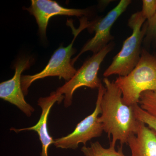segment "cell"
I'll list each match as a JSON object with an SVG mask.
<instances>
[{"mask_svg":"<svg viewBox=\"0 0 156 156\" xmlns=\"http://www.w3.org/2000/svg\"><path fill=\"white\" fill-rule=\"evenodd\" d=\"M115 83L122 91L124 104H138L143 92L156 91V56L142 49L136 67L128 75L117 78Z\"/></svg>","mask_w":156,"mask_h":156,"instance_id":"7a4b0ae2","label":"cell"},{"mask_svg":"<svg viewBox=\"0 0 156 156\" xmlns=\"http://www.w3.org/2000/svg\"><path fill=\"white\" fill-rule=\"evenodd\" d=\"M141 11L131 15L128 26L132 30L131 36L126 39L119 52L113 58L111 64L103 74L108 77L113 75H128L136 67L141 56V45L145 37L147 23Z\"/></svg>","mask_w":156,"mask_h":156,"instance_id":"3957f363","label":"cell"},{"mask_svg":"<svg viewBox=\"0 0 156 156\" xmlns=\"http://www.w3.org/2000/svg\"><path fill=\"white\" fill-rule=\"evenodd\" d=\"M147 30L144 37V42L148 44L151 42L156 43V13L152 18L146 21Z\"/></svg>","mask_w":156,"mask_h":156,"instance_id":"9a60e30c","label":"cell"},{"mask_svg":"<svg viewBox=\"0 0 156 156\" xmlns=\"http://www.w3.org/2000/svg\"><path fill=\"white\" fill-rule=\"evenodd\" d=\"M30 58H20L14 65L15 73L11 79L0 84V98L17 106L27 117H30L34 109L26 102L21 87V74L30 67Z\"/></svg>","mask_w":156,"mask_h":156,"instance_id":"ba28073f","label":"cell"},{"mask_svg":"<svg viewBox=\"0 0 156 156\" xmlns=\"http://www.w3.org/2000/svg\"><path fill=\"white\" fill-rule=\"evenodd\" d=\"M105 90V87L101 84L98 89L94 112L78 123L72 133L67 136L54 140L53 144L56 147L75 150L77 148L80 144L83 143L84 146H86L89 140L101 136L104 131L103 126L99 122L98 115L101 114V103Z\"/></svg>","mask_w":156,"mask_h":156,"instance_id":"8992f818","label":"cell"},{"mask_svg":"<svg viewBox=\"0 0 156 156\" xmlns=\"http://www.w3.org/2000/svg\"><path fill=\"white\" fill-rule=\"evenodd\" d=\"M30 7L26 8L35 17L41 37H46V30L49 20L57 15L82 17L90 13L88 9H67L60 5L56 1L51 0H32Z\"/></svg>","mask_w":156,"mask_h":156,"instance_id":"9c48e42d","label":"cell"},{"mask_svg":"<svg viewBox=\"0 0 156 156\" xmlns=\"http://www.w3.org/2000/svg\"><path fill=\"white\" fill-rule=\"evenodd\" d=\"M80 24L77 29L75 28L71 20H68L67 25L70 27L74 34L73 39L69 45L66 47L60 46L53 53L47 66L41 72L33 75H25L21 76V83L23 92L24 95H27L28 89L34 81L48 76H58L59 79L63 78L66 81H69L75 74L77 70L72 64V56L76 53L73 44L79 34L86 28H88L90 22L87 18L80 20Z\"/></svg>","mask_w":156,"mask_h":156,"instance_id":"277c9868","label":"cell"},{"mask_svg":"<svg viewBox=\"0 0 156 156\" xmlns=\"http://www.w3.org/2000/svg\"><path fill=\"white\" fill-rule=\"evenodd\" d=\"M131 3L130 0H121L103 18L90 22L88 30L95 31V35L85 44L77 56L72 59L73 65L85 52L90 51L93 52V54H96L108 44L110 41L114 39L110 33L112 26Z\"/></svg>","mask_w":156,"mask_h":156,"instance_id":"52a82bcc","label":"cell"},{"mask_svg":"<svg viewBox=\"0 0 156 156\" xmlns=\"http://www.w3.org/2000/svg\"><path fill=\"white\" fill-rule=\"evenodd\" d=\"M64 98V95H59L56 92H52L48 97L40 98L38 101V105L41 108L42 112L38 122L32 127L21 129L12 128L10 130L17 133L25 131H34L36 132L41 143L42 151L41 156H48V148L50 146L54 144V140L48 132V115L53 105L56 102L60 103Z\"/></svg>","mask_w":156,"mask_h":156,"instance_id":"30bf717a","label":"cell"},{"mask_svg":"<svg viewBox=\"0 0 156 156\" xmlns=\"http://www.w3.org/2000/svg\"><path fill=\"white\" fill-rule=\"evenodd\" d=\"M132 107L134 115L137 120L144 123L149 128L156 131V118L142 109L138 104Z\"/></svg>","mask_w":156,"mask_h":156,"instance_id":"5bb4252c","label":"cell"},{"mask_svg":"<svg viewBox=\"0 0 156 156\" xmlns=\"http://www.w3.org/2000/svg\"><path fill=\"white\" fill-rule=\"evenodd\" d=\"M140 107L156 118V91H147L140 94Z\"/></svg>","mask_w":156,"mask_h":156,"instance_id":"4fadbf2b","label":"cell"},{"mask_svg":"<svg viewBox=\"0 0 156 156\" xmlns=\"http://www.w3.org/2000/svg\"><path fill=\"white\" fill-rule=\"evenodd\" d=\"M113 48V44L110 43L99 52L93 54L92 57L84 62L69 81L57 89L56 92L57 94H64L65 107H69L71 105L73 94L78 88L86 87L95 89L100 87L102 83L98 76V73L101 62Z\"/></svg>","mask_w":156,"mask_h":156,"instance_id":"5b68a950","label":"cell"},{"mask_svg":"<svg viewBox=\"0 0 156 156\" xmlns=\"http://www.w3.org/2000/svg\"><path fill=\"white\" fill-rule=\"evenodd\" d=\"M141 13L144 17L149 20L156 13V0H143Z\"/></svg>","mask_w":156,"mask_h":156,"instance_id":"2e32d148","label":"cell"},{"mask_svg":"<svg viewBox=\"0 0 156 156\" xmlns=\"http://www.w3.org/2000/svg\"><path fill=\"white\" fill-rule=\"evenodd\" d=\"M115 147L110 144L109 147L106 148L96 141L91 142L89 147L84 146L81 151L85 156H126L123 152V146L121 145L117 151Z\"/></svg>","mask_w":156,"mask_h":156,"instance_id":"7c38bea8","label":"cell"},{"mask_svg":"<svg viewBox=\"0 0 156 156\" xmlns=\"http://www.w3.org/2000/svg\"><path fill=\"white\" fill-rule=\"evenodd\" d=\"M105 90L101 103V115L98 118L103 131L111 140L110 144L115 146L118 141L121 145L127 144L128 139L136 134L138 120L134 115L133 107L122 101V94L115 82L107 78L103 79Z\"/></svg>","mask_w":156,"mask_h":156,"instance_id":"6da1fadb","label":"cell"},{"mask_svg":"<svg viewBox=\"0 0 156 156\" xmlns=\"http://www.w3.org/2000/svg\"><path fill=\"white\" fill-rule=\"evenodd\" d=\"M127 144L131 156H156V131L138 121L136 134L131 136Z\"/></svg>","mask_w":156,"mask_h":156,"instance_id":"8fae6325","label":"cell"}]
</instances>
